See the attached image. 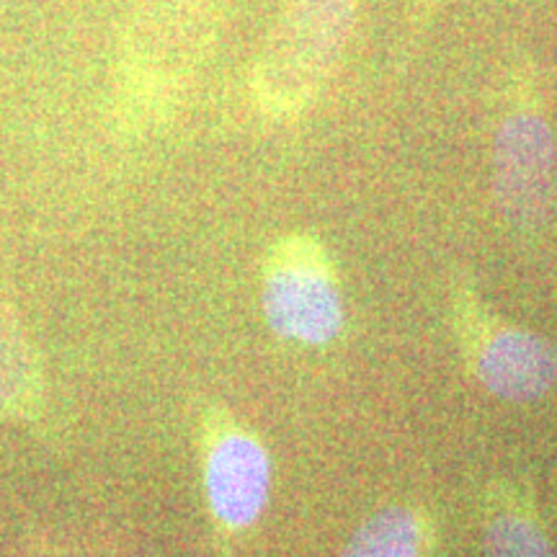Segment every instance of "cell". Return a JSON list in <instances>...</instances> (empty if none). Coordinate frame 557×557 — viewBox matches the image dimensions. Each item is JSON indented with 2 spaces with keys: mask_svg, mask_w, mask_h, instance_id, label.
Segmentation results:
<instances>
[{
  "mask_svg": "<svg viewBox=\"0 0 557 557\" xmlns=\"http://www.w3.org/2000/svg\"><path fill=\"white\" fill-rule=\"evenodd\" d=\"M485 549L491 557H557L547 534L519 511H498L485 527Z\"/></svg>",
  "mask_w": 557,
  "mask_h": 557,
  "instance_id": "9c48e42d",
  "label": "cell"
},
{
  "mask_svg": "<svg viewBox=\"0 0 557 557\" xmlns=\"http://www.w3.org/2000/svg\"><path fill=\"white\" fill-rule=\"evenodd\" d=\"M207 500L230 529L250 527L269 500L271 459L263 444L233 423L214 429L205 455Z\"/></svg>",
  "mask_w": 557,
  "mask_h": 557,
  "instance_id": "5b68a950",
  "label": "cell"
},
{
  "mask_svg": "<svg viewBox=\"0 0 557 557\" xmlns=\"http://www.w3.org/2000/svg\"><path fill=\"white\" fill-rule=\"evenodd\" d=\"M426 519L410 506H387L357 529L341 557H421Z\"/></svg>",
  "mask_w": 557,
  "mask_h": 557,
  "instance_id": "ba28073f",
  "label": "cell"
},
{
  "mask_svg": "<svg viewBox=\"0 0 557 557\" xmlns=\"http://www.w3.org/2000/svg\"><path fill=\"white\" fill-rule=\"evenodd\" d=\"M357 0H289L253 70V96L271 120L299 116L329 83L351 34Z\"/></svg>",
  "mask_w": 557,
  "mask_h": 557,
  "instance_id": "7a4b0ae2",
  "label": "cell"
},
{
  "mask_svg": "<svg viewBox=\"0 0 557 557\" xmlns=\"http://www.w3.org/2000/svg\"><path fill=\"white\" fill-rule=\"evenodd\" d=\"M222 0H139L124 45L120 111L129 127L169 116L212 39Z\"/></svg>",
  "mask_w": 557,
  "mask_h": 557,
  "instance_id": "6da1fadb",
  "label": "cell"
},
{
  "mask_svg": "<svg viewBox=\"0 0 557 557\" xmlns=\"http://www.w3.org/2000/svg\"><path fill=\"white\" fill-rule=\"evenodd\" d=\"M493 184L504 218L519 230L545 225L555 209V137L537 111L517 109L500 122L493 150Z\"/></svg>",
  "mask_w": 557,
  "mask_h": 557,
  "instance_id": "277c9868",
  "label": "cell"
},
{
  "mask_svg": "<svg viewBox=\"0 0 557 557\" xmlns=\"http://www.w3.org/2000/svg\"><path fill=\"white\" fill-rule=\"evenodd\" d=\"M41 395L37 354L18 318L0 305V416L34 413Z\"/></svg>",
  "mask_w": 557,
  "mask_h": 557,
  "instance_id": "52a82bcc",
  "label": "cell"
},
{
  "mask_svg": "<svg viewBox=\"0 0 557 557\" xmlns=\"http://www.w3.org/2000/svg\"><path fill=\"white\" fill-rule=\"evenodd\" d=\"M472 367L496 398L540 400L557 382V348L537 333L521 329H483L472 348Z\"/></svg>",
  "mask_w": 557,
  "mask_h": 557,
  "instance_id": "8992f818",
  "label": "cell"
},
{
  "mask_svg": "<svg viewBox=\"0 0 557 557\" xmlns=\"http://www.w3.org/2000/svg\"><path fill=\"white\" fill-rule=\"evenodd\" d=\"M261 308L276 336L325 346L344 331V295L329 250L312 235H287L263 263Z\"/></svg>",
  "mask_w": 557,
  "mask_h": 557,
  "instance_id": "3957f363",
  "label": "cell"
}]
</instances>
